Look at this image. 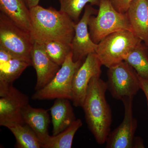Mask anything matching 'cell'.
<instances>
[{
    "label": "cell",
    "instance_id": "cell-1",
    "mask_svg": "<svg viewBox=\"0 0 148 148\" xmlns=\"http://www.w3.org/2000/svg\"><path fill=\"white\" fill-rule=\"evenodd\" d=\"M32 31L34 41L44 43L56 41L71 45L76 23L61 10L39 5L30 9Z\"/></svg>",
    "mask_w": 148,
    "mask_h": 148
},
{
    "label": "cell",
    "instance_id": "cell-20",
    "mask_svg": "<svg viewBox=\"0 0 148 148\" xmlns=\"http://www.w3.org/2000/svg\"><path fill=\"white\" fill-rule=\"evenodd\" d=\"M124 61L134 69L139 77L148 80L147 49L142 44L132 49Z\"/></svg>",
    "mask_w": 148,
    "mask_h": 148
},
{
    "label": "cell",
    "instance_id": "cell-21",
    "mask_svg": "<svg viewBox=\"0 0 148 148\" xmlns=\"http://www.w3.org/2000/svg\"><path fill=\"white\" fill-rule=\"evenodd\" d=\"M60 10L69 15L75 22L78 21L83 10L88 4L99 5L101 0H58Z\"/></svg>",
    "mask_w": 148,
    "mask_h": 148
},
{
    "label": "cell",
    "instance_id": "cell-13",
    "mask_svg": "<svg viewBox=\"0 0 148 148\" xmlns=\"http://www.w3.org/2000/svg\"><path fill=\"white\" fill-rule=\"evenodd\" d=\"M48 110L34 108L28 104L22 111L24 123L31 127L43 145L50 135L49 127L50 120Z\"/></svg>",
    "mask_w": 148,
    "mask_h": 148
},
{
    "label": "cell",
    "instance_id": "cell-15",
    "mask_svg": "<svg viewBox=\"0 0 148 148\" xmlns=\"http://www.w3.org/2000/svg\"><path fill=\"white\" fill-rule=\"evenodd\" d=\"M0 10L18 27L31 32L30 9L24 0H0Z\"/></svg>",
    "mask_w": 148,
    "mask_h": 148
},
{
    "label": "cell",
    "instance_id": "cell-17",
    "mask_svg": "<svg viewBox=\"0 0 148 148\" xmlns=\"http://www.w3.org/2000/svg\"><path fill=\"white\" fill-rule=\"evenodd\" d=\"M32 64L27 61L13 58L7 63L0 64V92H5L27 67Z\"/></svg>",
    "mask_w": 148,
    "mask_h": 148
},
{
    "label": "cell",
    "instance_id": "cell-5",
    "mask_svg": "<svg viewBox=\"0 0 148 148\" xmlns=\"http://www.w3.org/2000/svg\"><path fill=\"white\" fill-rule=\"evenodd\" d=\"M34 41L31 32L16 25L3 12L0 13V48L7 51L14 58L32 64L31 54Z\"/></svg>",
    "mask_w": 148,
    "mask_h": 148
},
{
    "label": "cell",
    "instance_id": "cell-27",
    "mask_svg": "<svg viewBox=\"0 0 148 148\" xmlns=\"http://www.w3.org/2000/svg\"><path fill=\"white\" fill-rule=\"evenodd\" d=\"M29 9L38 5L40 0H24Z\"/></svg>",
    "mask_w": 148,
    "mask_h": 148
},
{
    "label": "cell",
    "instance_id": "cell-11",
    "mask_svg": "<svg viewBox=\"0 0 148 148\" xmlns=\"http://www.w3.org/2000/svg\"><path fill=\"white\" fill-rule=\"evenodd\" d=\"M0 125L6 127L9 125L24 123L22 116L24 107L29 104V98L13 85L0 96Z\"/></svg>",
    "mask_w": 148,
    "mask_h": 148
},
{
    "label": "cell",
    "instance_id": "cell-8",
    "mask_svg": "<svg viewBox=\"0 0 148 148\" xmlns=\"http://www.w3.org/2000/svg\"><path fill=\"white\" fill-rule=\"evenodd\" d=\"M101 62L96 53L88 54L76 72L73 79L71 101L76 107L82 108L90 80L100 77Z\"/></svg>",
    "mask_w": 148,
    "mask_h": 148
},
{
    "label": "cell",
    "instance_id": "cell-23",
    "mask_svg": "<svg viewBox=\"0 0 148 148\" xmlns=\"http://www.w3.org/2000/svg\"><path fill=\"white\" fill-rule=\"evenodd\" d=\"M117 11L121 13H126L132 3L135 0H110Z\"/></svg>",
    "mask_w": 148,
    "mask_h": 148
},
{
    "label": "cell",
    "instance_id": "cell-25",
    "mask_svg": "<svg viewBox=\"0 0 148 148\" xmlns=\"http://www.w3.org/2000/svg\"><path fill=\"white\" fill-rule=\"evenodd\" d=\"M138 77H139V82H140V89L143 90L147 98L148 109V80L142 78L139 76Z\"/></svg>",
    "mask_w": 148,
    "mask_h": 148
},
{
    "label": "cell",
    "instance_id": "cell-12",
    "mask_svg": "<svg viewBox=\"0 0 148 148\" xmlns=\"http://www.w3.org/2000/svg\"><path fill=\"white\" fill-rule=\"evenodd\" d=\"M32 66L37 75L36 91L49 83L57 73L61 66L56 64L46 52L42 43L35 41L31 52Z\"/></svg>",
    "mask_w": 148,
    "mask_h": 148
},
{
    "label": "cell",
    "instance_id": "cell-3",
    "mask_svg": "<svg viewBox=\"0 0 148 148\" xmlns=\"http://www.w3.org/2000/svg\"><path fill=\"white\" fill-rule=\"evenodd\" d=\"M141 44L142 41L131 31H119L98 43L95 53L102 66L109 69L124 61L128 53Z\"/></svg>",
    "mask_w": 148,
    "mask_h": 148
},
{
    "label": "cell",
    "instance_id": "cell-9",
    "mask_svg": "<svg viewBox=\"0 0 148 148\" xmlns=\"http://www.w3.org/2000/svg\"><path fill=\"white\" fill-rule=\"evenodd\" d=\"M97 12L92 5H87L81 19L75 25V34L71 44L74 61H83L88 54L95 53L98 44L90 37L88 23L90 17Z\"/></svg>",
    "mask_w": 148,
    "mask_h": 148
},
{
    "label": "cell",
    "instance_id": "cell-26",
    "mask_svg": "<svg viewBox=\"0 0 148 148\" xmlns=\"http://www.w3.org/2000/svg\"><path fill=\"white\" fill-rule=\"evenodd\" d=\"M133 148H145L143 139L140 137L135 138Z\"/></svg>",
    "mask_w": 148,
    "mask_h": 148
},
{
    "label": "cell",
    "instance_id": "cell-14",
    "mask_svg": "<svg viewBox=\"0 0 148 148\" xmlns=\"http://www.w3.org/2000/svg\"><path fill=\"white\" fill-rule=\"evenodd\" d=\"M132 32L148 47V3L147 0H135L127 12Z\"/></svg>",
    "mask_w": 148,
    "mask_h": 148
},
{
    "label": "cell",
    "instance_id": "cell-6",
    "mask_svg": "<svg viewBox=\"0 0 148 148\" xmlns=\"http://www.w3.org/2000/svg\"><path fill=\"white\" fill-rule=\"evenodd\" d=\"M83 61H74L71 52L54 77L44 87L36 91L32 95V99L43 101L66 98L71 101L73 79Z\"/></svg>",
    "mask_w": 148,
    "mask_h": 148
},
{
    "label": "cell",
    "instance_id": "cell-18",
    "mask_svg": "<svg viewBox=\"0 0 148 148\" xmlns=\"http://www.w3.org/2000/svg\"><path fill=\"white\" fill-rule=\"evenodd\" d=\"M16 140L18 148H41L42 145L35 132L25 123H14L6 126Z\"/></svg>",
    "mask_w": 148,
    "mask_h": 148
},
{
    "label": "cell",
    "instance_id": "cell-4",
    "mask_svg": "<svg viewBox=\"0 0 148 148\" xmlns=\"http://www.w3.org/2000/svg\"><path fill=\"white\" fill-rule=\"evenodd\" d=\"M97 15L91 16L88 28L92 40L98 44L107 36L119 31L132 32L127 13L114 7L110 0H101Z\"/></svg>",
    "mask_w": 148,
    "mask_h": 148
},
{
    "label": "cell",
    "instance_id": "cell-22",
    "mask_svg": "<svg viewBox=\"0 0 148 148\" xmlns=\"http://www.w3.org/2000/svg\"><path fill=\"white\" fill-rule=\"evenodd\" d=\"M46 52L56 64L61 66L68 55L71 52V45L56 41H51L43 43Z\"/></svg>",
    "mask_w": 148,
    "mask_h": 148
},
{
    "label": "cell",
    "instance_id": "cell-7",
    "mask_svg": "<svg viewBox=\"0 0 148 148\" xmlns=\"http://www.w3.org/2000/svg\"><path fill=\"white\" fill-rule=\"evenodd\" d=\"M106 84L113 98L121 101L134 97L140 89L138 74L125 61L108 69Z\"/></svg>",
    "mask_w": 148,
    "mask_h": 148
},
{
    "label": "cell",
    "instance_id": "cell-24",
    "mask_svg": "<svg viewBox=\"0 0 148 148\" xmlns=\"http://www.w3.org/2000/svg\"><path fill=\"white\" fill-rule=\"evenodd\" d=\"M13 58L7 51L0 48V64L7 63Z\"/></svg>",
    "mask_w": 148,
    "mask_h": 148
},
{
    "label": "cell",
    "instance_id": "cell-19",
    "mask_svg": "<svg viewBox=\"0 0 148 148\" xmlns=\"http://www.w3.org/2000/svg\"><path fill=\"white\" fill-rule=\"evenodd\" d=\"M82 125L81 120L76 119L64 131L57 135L50 136L42 148H71L75 134Z\"/></svg>",
    "mask_w": 148,
    "mask_h": 148
},
{
    "label": "cell",
    "instance_id": "cell-2",
    "mask_svg": "<svg viewBox=\"0 0 148 148\" xmlns=\"http://www.w3.org/2000/svg\"><path fill=\"white\" fill-rule=\"evenodd\" d=\"M106 82L100 77L90 80L82 108L88 128L98 144L106 143L111 132L112 114L106 99Z\"/></svg>",
    "mask_w": 148,
    "mask_h": 148
},
{
    "label": "cell",
    "instance_id": "cell-10",
    "mask_svg": "<svg viewBox=\"0 0 148 148\" xmlns=\"http://www.w3.org/2000/svg\"><path fill=\"white\" fill-rule=\"evenodd\" d=\"M134 97L123 98L124 108L123 120L119 126L110 132L106 141L108 148H132L138 121L133 116L132 101Z\"/></svg>",
    "mask_w": 148,
    "mask_h": 148
},
{
    "label": "cell",
    "instance_id": "cell-16",
    "mask_svg": "<svg viewBox=\"0 0 148 148\" xmlns=\"http://www.w3.org/2000/svg\"><path fill=\"white\" fill-rule=\"evenodd\" d=\"M69 99L57 98L50 109L53 125L52 135L64 131L75 120V114Z\"/></svg>",
    "mask_w": 148,
    "mask_h": 148
},
{
    "label": "cell",
    "instance_id": "cell-28",
    "mask_svg": "<svg viewBox=\"0 0 148 148\" xmlns=\"http://www.w3.org/2000/svg\"><path fill=\"white\" fill-rule=\"evenodd\" d=\"M147 2H148V0H147Z\"/></svg>",
    "mask_w": 148,
    "mask_h": 148
}]
</instances>
